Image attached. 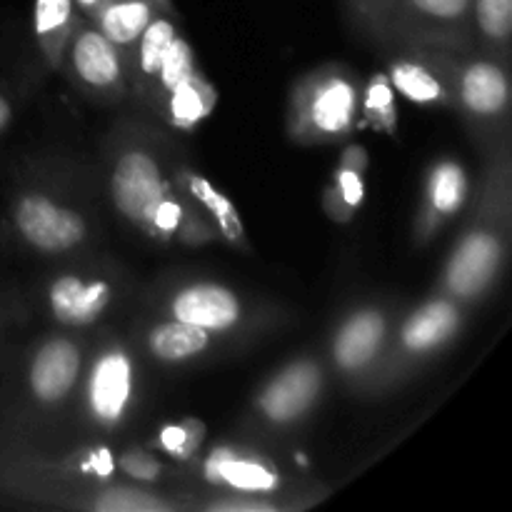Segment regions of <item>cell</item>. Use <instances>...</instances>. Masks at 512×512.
<instances>
[{
	"mask_svg": "<svg viewBox=\"0 0 512 512\" xmlns=\"http://www.w3.org/2000/svg\"><path fill=\"white\" fill-rule=\"evenodd\" d=\"M205 443V425L198 418H185L178 423H168L158 430L150 448L160 450L168 458L180 460V463H190L198 458L200 448Z\"/></svg>",
	"mask_w": 512,
	"mask_h": 512,
	"instance_id": "f546056e",
	"label": "cell"
},
{
	"mask_svg": "<svg viewBox=\"0 0 512 512\" xmlns=\"http://www.w3.org/2000/svg\"><path fill=\"white\" fill-rule=\"evenodd\" d=\"M115 465L120 475L138 485H158L168 478V468L155 458V453L145 448H128L123 453H115Z\"/></svg>",
	"mask_w": 512,
	"mask_h": 512,
	"instance_id": "1f68e13d",
	"label": "cell"
},
{
	"mask_svg": "<svg viewBox=\"0 0 512 512\" xmlns=\"http://www.w3.org/2000/svg\"><path fill=\"white\" fill-rule=\"evenodd\" d=\"M365 198V170L338 163L323 190V210L333 223H350Z\"/></svg>",
	"mask_w": 512,
	"mask_h": 512,
	"instance_id": "83f0119b",
	"label": "cell"
},
{
	"mask_svg": "<svg viewBox=\"0 0 512 512\" xmlns=\"http://www.w3.org/2000/svg\"><path fill=\"white\" fill-rule=\"evenodd\" d=\"M200 478L213 493H298L313 490V485L300 488L290 480L273 458L245 445L225 443L210 450L200 465Z\"/></svg>",
	"mask_w": 512,
	"mask_h": 512,
	"instance_id": "2e32d148",
	"label": "cell"
},
{
	"mask_svg": "<svg viewBox=\"0 0 512 512\" xmlns=\"http://www.w3.org/2000/svg\"><path fill=\"white\" fill-rule=\"evenodd\" d=\"M120 293L123 278L110 265H80L60 270L45 283L43 303L60 328L85 330L110 313Z\"/></svg>",
	"mask_w": 512,
	"mask_h": 512,
	"instance_id": "5bb4252c",
	"label": "cell"
},
{
	"mask_svg": "<svg viewBox=\"0 0 512 512\" xmlns=\"http://www.w3.org/2000/svg\"><path fill=\"white\" fill-rule=\"evenodd\" d=\"M225 340L183 320L158 315L140 330V348L160 365H190L210 358Z\"/></svg>",
	"mask_w": 512,
	"mask_h": 512,
	"instance_id": "d6986e66",
	"label": "cell"
},
{
	"mask_svg": "<svg viewBox=\"0 0 512 512\" xmlns=\"http://www.w3.org/2000/svg\"><path fill=\"white\" fill-rule=\"evenodd\" d=\"M512 235V153L503 145L488 153V165L473 193L468 223L445 258L433 293L465 308L488 298L505 273Z\"/></svg>",
	"mask_w": 512,
	"mask_h": 512,
	"instance_id": "6da1fadb",
	"label": "cell"
},
{
	"mask_svg": "<svg viewBox=\"0 0 512 512\" xmlns=\"http://www.w3.org/2000/svg\"><path fill=\"white\" fill-rule=\"evenodd\" d=\"M170 178H173V185L180 190V195L190 200L200 210V215L213 225L218 240L240 250L243 255H250L253 245H250L248 233H245L238 208H235L228 195L220 193L203 173L190 168L188 163L173 165V160H170Z\"/></svg>",
	"mask_w": 512,
	"mask_h": 512,
	"instance_id": "ac0fdd59",
	"label": "cell"
},
{
	"mask_svg": "<svg viewBox=\"0 0 512 512\" xmlns=\"http://www.w3.org/2000/svg\"><path fill=\"white\" fill-rule=\"evenodd\" d=\"M400 308L393 300H368L340 315L325 348V365L350 393L360 388L380 363Z\"/></svg>",
	"mask_w": 512,
	"mask_h": 512,
	"instance_id": "9c48e42d",
	"label": "cell"
},
{
	"mask_svg": "<svg viewBox=\"0 0 512 512\" xmlns=\"http://www.w3.org/2000/svg\"><path fill=\"white\" fill-rule=\"evenodd\" d=\"M58 70H63L75 88L95 103L113 105L130 95L123 53L95 28L93 20L83 15L75 20Z\"/></svg>",
	"mask_w": 512,
	"mask_h": 512,
	"instance_id": "4fadbf2b",
	"label": "cell"
},
{
	"mask_svg": "<svg viewBox=\"0 0 512 512\" xmlns=\"http://www.w3.org/2000/svg\"><path fill=\"white\" fill-rule=\"evenodd\" d=\"M168 5H173V0H105L88 20H93L95 28L123 53L125 60L150 20Z\"/></svg>",
	"mask_w": 512,
	"mask_h": 512,
	"instance_id": "603a6c76",
	"label": "cell"
},
{
	"mask_svg": "<svg viewBox=\"0 0 512 512\" xmlns=\"http://www.w3.org/2000/svg\"><path fill=\"white\" fill-rule=\"evenodd\" d=\"M358 70L343 63H325L300 75L288 98V135L298 145L343 143L358 128Z\"/></svg>",
	"mask_w": 512,
	"mask_h": 512,
	"instance_id": "5b68a950",
	"label": "cell"
},
{
	"mask_svg": "<svg viewBox=\"0 0 512 512\" xmlns=\"http://www.w3.org/2000/svg\"><path fill=\"white\" fill-rule=\"evenodd\" d=\"M360 115L378 133L398 135V90L388 73H373L360 88Z\"/></svg>",
	"mask_w": 512,
	"mask_h": 512,
	"instance_id": "4316f807",
	"label": "cell"
},
{
	"mask_svg": "<svg viewBox=\"0 0 512 512\" xmlns=\"http://www.w3.org/2000/svg\"><path fill=\"white\" fill-rule=\"evenodd\" d=\"M73 3L83 18H93V13L105 3V0H73Z\"/></svg>",
	"mask_w": 512,
	"mask_h": 512,
	"instance_id": "e575fe53",
	"label": "cell"
},
{
	"mask_svg": "<svg viewBox=\"0 0 512 512\" xmlns=\"http://www.w3.org/2000/svg\"><path fill=\"white\" fill-rule=\"evenodd\" d=\"M468 310L470 308L448 295L433 293L423 303L400 313L383 358L368 375V380L355 390V395L380 398L408 383L420 368H425L430 360L438 358L458 340L468 320Z\"/></svg>",
	"mask_w": 512,
	"mask_h": 512,
	"instance_id": "277c9868",
	"label": "cell"
},
{
	"mask_svg": "<svg viewBox=\"0 0 512 512\" xmlns=\"http://www.w3.org/2000/svg\"><path fill=\"white\" fill-rule=\"evenodd\" d=\"M8 218L25 248L50 258L85 248L93 235L83 210L38 188L20 190L10 203Z\"/></svg>",
	"mask_w": 512,
	"mask_h": 512,
	"instance_id": "7c38bea8",
	"label": "cell"
},
{
	"mask_svg": "<svg viewBox=\"0 0 512 512\" xmlns=\"http://www.w3.org/2000/svg\"><path fill=\"white\" fill-rule=\"evenodd\" d=\"M328 380V365L320 355H298L255 390L248 418L268 433L298 428L320 405Z\"/></svg>",
	"mask_w": 512,
	"mask_h": 512,
	"instance_id": "30bf717a",
	"label": "cell"
},
{
	"mask_svg": "<svg viewBox=\"0 0 512 512\" xmlns=\"http://www.w3.org/2000/svg\"><path fill=\"white\" fill-rule=\"evenodd\" d=\"M15 118V108H13V100L8 98V95L0 90V135L5 133V130L10 128V123H13Z\"/></svg>",
	"mask_w": 512,
	"mask_h": 512,
	"instance_id": "836d02e7",
	"label": "cell"
},
{
	"mask_svg": "<svg viewBox=\"0 0 512 512\" xmlns=\"http://www.w3.org/2000/svg\"><path fill=\"white\" fill-rule=\"evenodd\" d=\"M473 195V183L458 158H438L430 163L423 180V198L413 220V243L425 248L440 235V230L458 218Z\"/></svg>",
	"mask_w": 512,
	"mask_h": 512,
	"instance_id": "e0dca14e",
	"label": "cell"
},
{
	"mask_svg": "<svg viewBox=\"0 0 512 512\" xmlns=\"http://www.w3.org/2000/svg\"><path fill=\"white\" fill-rule=\"evenodd\" d=\"M218 105V90L203 75V70H195L188 78L180 80L163 100H160L158 115L170 130L178 133H193L205 118H210Z\"/></svg>",
	"mask_w": 512,
	"mask_h": 512,
	"instance_id": "44dd1931",
	"label": "cell"
},
{
	"mask_svg": "<svg viewBox=\"0 0 512 512\" xmlns=\"http://www.w3.org/2000/svg\"><path fill=\"white\" fill-rule=\"evenodd\" d=\"M0 333H3V313H0Z\"/></svg>",
	"mask_w": 512,
	"mask_h": 512,
	"instance_id": "d590c367",
	"label": "cell"
},
{
	"mask_svg": "<svg viewBox=\"0 0 512 512\" xmlns=\"http://www.w3.org/2000/svg\"><path fill=\"white\" fill-rule=\"evenodd\" d=\"M325 488L298 490V493H215L203 500H190V510L198 512H298L313 508L325 498Z\"/></svg>",
	"mask_w": 512,
	"mask_h": 512,
	"instance_id": "cb8c5ba5",
	"label": "cell"
},
{
	"mask_svg": "<svg viewBox=\"0 0 512 512\" xmlns=\"http://www.w3.org/2000/svg\"><path fill=\"white\" fill-rule=\"evenodd\" d=\"M395 55L388 63V78L398 93L423 105H443L450 110V95L438 70L410 45H393Z\"/></svg>",
	"mask_w": 512,
	"mask_h": 512,
	"instance_id": "7402d4cb",
	"label": "cell"
},
{
	"mask_svg": "<svg viewBox=\"0 0 512 512\" xmlns=\"http://www.w3.org/2000/svg\"><path fill=\"white\" fill-rule=\"evenodd\" d=\"M85 358V340L75 333H58L38 340L25 358V400L38 413L68 405L78 395Z\"/></svg>",
	"mask_w": 512,
	"mask_h": 512,
	"instance_id": "9a60e30c",
	"label": "cell"
},
{
	"mask_svg": "<svg viewBox=\"0 0 512 512\" xmlns=\"http://www.w3.org/2000/svg\"><path fill=\"white\" fill-rule=\"evenodd\" d=\"M198 68V55H195V48L190 45V40L185 38L183 33L170 43L168 53H165L163 63H160L158 75H155L153 90H150V100H148V110H158L160 100L180 83V80L188 78L190 73H195Z\"/></svg>",
	"mask_w": 512,
	"mask_h": 512,
	"instance_id": "f1b7e54d",
	"label": "cell"
},
{
	"mask_svg": "<svg viewBox=\"0 0 512 512\" xmlns=\"http://www.w3.org/2000/svg\"><path fill=\"white\" fill-rule=\"evenodd\" d=\"M475 50L510 68L512 53V0H473Z\"/></svg>",
	"mask_w": 512,
	"mask_h": 512,
	"instance_id": "484cf974",
	"label": "cell"
},
{
	"mask_svg": "<svg viewBox=\"0 0 512 512\" xmlns=\"http://www.w3.org/2000/svg\"><path fill=\"white\" fill-rule=\"evenodd\" d=\"M65 468L70 475L80 480H98V483H108L118 475V465H115V453L110 448H83L63 458Z\"/></svg>",
	"mask_w": 512,
	"mask_h": 512,
	"instance_id": "4dcf8cb0",
	"label": "cell"
},
{
	"mask_svg": "<svg viewBox=\"0 0 512 512\" xmlns=\"http://www.w3.org/2000/svg\"><path fill=\"white\" fill-rule=\"evenodd\" d=\"M0 495L45 508L88 512H180L190 508V500L155 490L153 485L80 480L70 475L63 458L43 460L8 448H0Z\"/></svg>",
	"mask_w": 512,
	"mask_h": 512,
	"instance_id": "7a4b0ae2",
	"label": "cell"
},
{
	"mask_svg": "<svg viewBox=\"0 0 512 512\" xmlns=\"http://www.w3.org/2000/svg\"><path fill=\"white\" fill-rule=\"evenodd\" d=\"M180 33H183V28H180L178 13H175L173 5H168V8H163L153 20H150L148 28L140 33V38L135 40L128 58H125L128 93L133 95L143 108H148L150 90H153L160 63H163L170 43H173Z\"/></svg>",
	"mask_w": 512,
	"mask_h": 512,
	"instance_id": "ffe728a7",
	"label": "cell"
},
{
	"mask_svg": "<svg viewBox=\"0 0 512 512\" xmlns=\"http://www.w3.org/2000/svg\"><path fill=\"white\" fill-rule=\"evenodd\" d=\"M473 0H390L380 45L475 50Z\"/></svg>",
	"mask_w": 512,
	"mask_h": 512,
	"instance_id": "8fae6325",
	"label": "cell"
},
{
	"mask_svg": "<svg viewBox=\"0 0 512 512\" xmlns=\"http://www.w3.org/2000/svg\"><path fill=\"white\" fill-rule=\"evenodd\" d=\"M80 18L73 0H35L33 5V33L45 65L58 70L65 43Z\"/></svg>",
	"mask_w": 512,
	"mask_h": 512,
	"instance_id": "d4e9b609",
	"label": "cell"
},
{
	"mask_svg": "<svg viewBox=\"0 0 512 512\" xmlns=\"http://www.w3.org/2000/svg\"><path fill=\"white\" fill-rule=\"evenodd\" d=\"M160 315L208 330L225 343L250 338L268 320L265 310L248 303L238 290L205 278L173 280L160 293Z\"/></svg>",
	"mask_w": 512,
	"mask_h": 512,
	"instance_id": "ba28073f",
	"label": "cell"
},
{
	"mask_svg": "<svg viewBox=\"0 0 512 512\" xmlns=\"http://www.w3.org/2000/svg\"><path fill=\"white\" fill-rule=\"evenodd\" d=\"M443 78L450 110L463 118L485 155L510 145V68L480 50L410 45Z\"/></svg>",
	"mask_w": 512,
	"mask_h": 512,
	"instance_id": "3957f363",
	"label": "cell"
},
{
	"mask_svg": "<svg viewBox=\"0 0 512 512\" xmlns=\"http://www.w3.org/2000/svg\"><path fill=\"white\" fill-rule=\"evenodd\" d=\"M175 190L170 163L153 140L125 135L108 158V195L115 213L143 233L155 205Z\"/></svg>",
	"mask_w": 512,
	"mask_h": 512,
	"instance_id": "8992f818",
	"label": "cell"
},
{
	"mask_svg": "<svg viewBox=\"0 0 512 512\" xmlns=\"http://www.w3.org/2000/svg\"><path fill=\"white\" fill-rule=\"evenodd\" d=\"M343 3L353 28L358 30L360 35H365V38L380 43L390 0H343Z\"/></svg>",
	"mask_w": 512,
	"mask_h": 512,
	"instance_id": "d6a6232c",
	"label": "cell"
},
{
	"mask_svg": "<svg viewBox=\"0 0 512 512\" xmlns=\"http://www.w3.org/2000/svg\"><path fill=\"white\" fill-rule=\"evenodd\" d=\"M138 393V360L123 340H105L85 358L78 395L83 418L95 430L115 433L123 428L135 413Z\"/></svg>",
	"mask_w": 512,
	"mask_h": 512,
	"instance_id": "52a82bcc",
	"label": "cell"
}]
</instances>
